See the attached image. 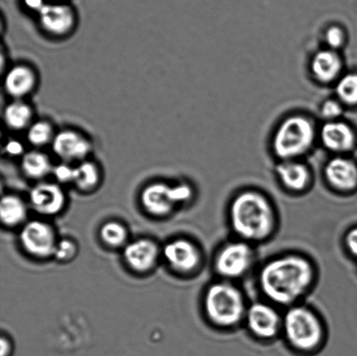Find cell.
<instances>
[{
  "label": "cell",
  "mask_w": 357,
  "mask_h": 356,
  "mask_svg": "<svg viewBox=\"0 0 357 356\" xmlns=\"http://www.w3.org/2000/svg\"><path fill=\"white\" fill-rule=\"evenodd\" d=\"M314 278L312 265L303 257L278 258L262 268L260 284L262 291L279 304H290L307 291Z\"/></svg>",
  "instance_id": "cell-1"
},
{
  "label": "cell",
  "mask_w": 357,
  "mask_h": 356,
  "mask_svg": "<svg viewBox=\"0 0 357 356\" xmlns=\"http://www.w3.org/2000/svg\"><path fill=\"white\" fill-rule=\"evenodd\" d=\"M230 219L234 231L244 239H265L275 225L274 211L264 195L247 191L234 198L231 204Z\"/></svg>",
  "instance_id": "cell-2"
},
{
  "label": "cell",
  "mask_w": 357,
  "mask_h": 356,
  "mask_svg": "<svg viewBox=\"0 0 357 356\" xmlns=\"http://www.w3.org/2000/svg\"><path fill=\"white\" fill-rule=\"evenodd\" d=\"M317 136L311 118L304 115H292L276 129L273 137V151L280 160H299L312 149Z\"/></svg>",
  "instance_id": "cell-3"
},
{
  "label": "cell",
  "mask_w": 357,
  "mask_h": 356,
  "mask_svg": "<svg viewBox=\"0 0 357 356\" xmlns=\"http://www.w3.org/2000/svg\"><path fill=\"white\" fill-rule=\"evenodd\" d=\"M208 318L217 325L230 327L246 315L245 300L239 289L229 284H216L209 288L205 297Z\"/></svg>",
  "instance_id": "cell-4"
},
{
  "label": "cell",
  "mask_w": 357,
  "mask_h": 356,
  "mask_svg": "<svg viewBox=\"0 0 357 356\" xmlns=\"http://www.w3.org/2000/svg\"><path fill=\"white\" fill-rule=\"evenodd\" d=\"M282 324L287 339L295 350L309 353L319 347L323 327L319 319L310 309L303 307L290 309Z\"/></svg>",
  "instance_id": "cell-5"
},
{
  "label": "cell",
  "mask_w": 357,
  "mask_h": 356,
  "mask_svg": "<svg viewBox=\"0 0 357 356\" xmlns=\"http://www.w3.org/2000/svg\"><path fill=\"white\" fill-rule=\"evenodd\" d=\"M254 254L251 247L244 242L227 244L217 254V273L227 278H237L246 273L253 263Z\"/></svg>",
  "instance_id": "cell-6"
},
{
  "label": "cell",
  "mask_w": 357,
  "mask_h": 356,
  "mask_svg": "<svg viewBox=\"0 0 357 356\" xmlns=\"http://www.w3.org/2000/svg\"><path fill=\"white\" fill-rule=\"evenodd\" d=\"M318 136L321 145L337 155H347L357 146V132L354 127L340 120L325 122Z\"/></svg>",
  "instance_id": "cell-7"
},
{
  "label": "cell",
  "mask_w": 357,
  "mask_h": 356,
  "mask_svg": "<svg viewBox=\"0 0 357 356\" xmlns=\"http://www.w3.org/2000/svg\"><path fill=\"white\" fill-rule=\"evenodd\" d=\"M20 239L28 253L40 258L52 256L57 244L52 229L41 222L28 223L21 233Z\"/></svg>",
  "instance_id": "cell-8"
},
{
  "label": "cell",
  "mask_w": 357,
  "mask_h": 356,
  "mask_svg": "<svg viewBox=\"0 0 357 356\" xmlns=\"http://www.w3.org/2000/svg\"><path fill=\"white\" fill-rule=\"evenodd\" d=\"M247 323L251 332L264 339H271L278 333L282 320L272 307L255 303L246 312Z\"/></svg>",
  "instance_id": "cell-9"
},
{
  "label": "cell",
  "mask_w": 357,
  "mask_h": 356,
  "mask_svg": "<svg viewBox=\"0 0 357 356\" xmlns=\"http://www.w3.org/2000/svg\"><path fill=\"white\" fill-rule=\"evenodd\" d=\"M324 173L335 189L351 191L357 187V164L347 155H337L328 160Z\"/></svg>",
  "instance_id": "cell-10"
},
{
  "label": "cell",
  "mask_w": 357,
  "mask_h": 356,
  "mask_svg": "<svg viewBox=\"0 0 357 356\" xmlns=\"http://www.w3.org/2000/svg\"><path fill=\"white\" fill-rule=\"evenodd\" d=\"M344 59L340 52L326 48L314 54L310 62V70L317 82L321 84L337 82L342 76Z\"/></svg>",
  "instance_id": "cell-11"
},
{
  "label": "cell",
  "mask_w": 357,
  "mask_h": 356,
  "mask_svg": "<svg viewBox=\"0 0 357 356\" xmlns=\"http://www.w3.org/2000/svg\"><path fill=\"white\" fill-rule=\"evenodd\" d=\"M52 145L55 155L66 162L85 159L92 148L89 139L72 130L59 132Z\"/></svg>",
  "instance_id": "cell-12"
},
{
  "label": "cell",
  "mask_w": 357,
  "mask_h": 356,
  "mask_svg": "<svg viewBox=\"0 0 357 356\" xmlns=\"http://www.w3.org/2000/svg\"><path fill=\"white\" fill-rule=\"evenodd\" d=\"M38 16L42 28L56 36L68 34L75 21V14L69 6L57 3H45Z\"/></svg>",
  "instance_id": "cell-13"
},
{
  "label": "cell",
  "mask_w": 357,
  "mask_h": 356,
  "mask_svg": "<svg viewBox=\"0 0 357 356\" xmlns=\"http://www.w3.org/2000/svg\"><path fill=\"white\" fill-rule=\"evenodd\" d=\"M31 204L35 210L43 215H55L65 203L64 193L57 185L40 183L30 193Z\"/></svg>",
  "instance_id": "cell-14"
},
{
  "label": "cell",
  "mask_w": 357,
  "mask_h": 356,
  "mask_svg": "<svg viewBox=\"0 0 357 356\" xmlns=\"http://www.w3.org/2000/svg\"><path fill=\"white\" fill-rule=\"evenodd\" d=\"M144 208L155 215H166L173 210L176 201L173 187L164 183H155L146 187L142 195Z\"/></svg>",
  "instance_id": "cell-15"
},
{
  "label": "cell",
  "mask_w": 357,
  "mask_h": 356,
  "mask_svg": "<svg viewBox=\"0 0 357 356\" xmlns=\"http://www.w3.org/2000/svg\"><path fill=\"white\" fill-rule=\"evenodd\" d=\"M164 256L170 266L180 272L195 270L199 261L197 249L185 240H177L167 245L164 249Z\"/></svg>",
  "instance_id": "cell-16"
},
{
  "label": "cell",
  "mask_w": 357,
  "mask_h": 356,
  "mask_svg": "<svg viewBox=\"0 0 357 356\" xmlns=\"http://www.w3.org/2000/svg\"><path fill=\"white\" fill-rule=\"evenodd\" d=\"M275 172L283 186L289 190L305 189L310 181L309 169L299 160H280Z\"/></svg>",
  "instance_id": "cell-17"
},
{
  "label": "cell",
  "mask_w": 357,
  "mask_h": 356,
  "mask_svg": "<svg viewBox=\"0 0 357 356\" xmlns=\"http://www.w3.org/2000/svg\"><path fill=\"white\" fill-rule=\"evenodd\" d=\"M125 260L132 270L145 272L151 270L158 256V249L149 240H139L129 244L124 252Z\"/></svg>",
  "instance_id": "cell-18"
},
{
  "label": "cell",
  "mask_w": 357,
  "mask_h": 356,
  "mask_svg": "<svg viewBox=\"0 0 357 356\" xmlns=\"http://www.w3.org/2000/svg\"><path fill=\"white\" fill-rule=\"evenodd\" d=\"M36 86V75L26 65H16L6 76V93L14 99L28 95Z\"/></svg>",
  "instance_id": "cell-19"
},
{
  "label": "cell",
  "mask_w": 357,
  "mask_h": 356,
  "mask_svg": "<svg viewBox=\"0 0 357 356\" xmlns=\"http://www.w3.org/2000/svg\"><path fill=\"white\" fill-rule=\"evenodd\" d=\"M31 118H33L31 108L20 100L9 104L3 111L6 124L13 130H23L29 127Z\"/></svg>",
  "instance_id": "cell-20"
},
{
  "label": "cell",
  "mask_w": 357,
  "mask_h": 356,
  "mask_svg": "<svg viewBox=\"0 0 357 356\" xmlns=\"http://www.w3.org/2000/svg\"><path fill=\"white\" fill-rule=\"evenodd\" d=\"M21 167L26 176L35 180L47 176L54 169L47 155L38 151H31L24 155Z\"/></svg>",
  "instance_id": "cell-21"
},
{
  "label": "cell",
  "mask_w": 357,
  "mask_h": 356,
  "mask_svg": "<svg viewBox=\"0 0 357 356\" xmlns=\"http://www.w3.org/2000/svg\"><path fill=\"white\" fill-rule=\"evenodd\" d=\"M0 215L6 225L16 226L23 222L26 217V208L19 197L6 195L0 205Z\"/></svg>",
  "instance_id": "cell-22"
},
{
  "label": "cell",
  "mask_w": 357,
  "mask_h": 356,
  "mask_svg": "<svg viewBox=\"0 0 357 356\" xmlns=\"http://www.w3.org/2000/svg\"><path fill=\"white\" fill-rule=\"evenodd\" d=\"M335 84L337 99L345 107H357V72L344 73Z\"/></svg>",
  "instance_id": "cell-23"
},
{
  "label": "cell",
  "mask_w": 357,
  "mask_h": 356,
  "mask_svg": "<svg viewBox=\"0 0 357 356\" xmlns=\"http://www.w3.org/2000/svg\"><path fill=\"white\" fill-rule=\"evenodd\" d=\"M100 180L99 170L96 164L85 162L75 169L73 183L82 190H90L97 186Z\"/></svg>",
  "instance_id": "cell-24"
},
{
  "label": "cell",
  "mask_w": 357,
  "mask_h": 356,
  "mask_svg": "<svg viewBox=\"0 0 357 356\" xmlns=\"http://www.w3.org/2000/svg\"><path fill=\"white\" fill-rule=\"evenodd\" d=\"M54 139V129L47 121H40L31 125L27 132V139L31 145L44 146Z\"/></svg>",
  "instance_id": "cell-25"
},
{
  "label": "cell",
  "mask_w": 357,
  "mask_h": 356,
  "mask_svg": "<svg viewBox=\"0 0 357 356\" xmlns=\"http://www.w3.org/2000/svg\"><path fill=\"white\" fill-rule=\"evenodd\" d=\"M100 235L107 245L118 247L127 239V230L120 223L108 222L101 229Z\"/></svg>",
  "instance_id": "cell-26"
},
{
  "label": "cell",
  "mask_w": 357,
  "mask_h": 356,
  "mask_svg": "<svg viewBox=\"0 0 357 356\" xmlns=\"http://www.w3.org/2000/svg\"><path fill=\"white\" fill-rule=\"evenodd\" d=\"M324 42L327 45V48L339 52L347 43V34L344 28L331 26L325 31Z\"/></svg>",
  "instance_id": "cell-27"
},
{
  "label": "cell",
  "mask_w": 357,
  "mask_h": 356,
  "mask_svg": "<svg viewBox=\"0 0 357 356\" xmlns=\"http://www.w3.org/2000/svg\"><path fill=\"white\" fill-rule=\"evenodd\" d=\"M345 107L339 101L337 98L335 99H328L324 101L321 104L319 113L321 117L324 118L325 122L339 121L342 115H344Z\"/></svg>",
  "instance_id": "cell-28"
},
{
  "label": "cell",
  "mask_w": 357,
  "mask_h": 356,
  "mask_svg": "<svg viewBox=\"0 0 357 356\" xmlns=\"http://www.w3.org/2000/svg\"><path fill=\"white\" fill-rule=\"evenodd\" d=\"M76 254L75 244L68 240H63L56 244L54 256L59 261L71 260Z\"/></svg>",
  "instance_id": "cell-29"
},
{
  "label": "cell",
  "mask_w": 357,
  "mask_h": 356,
  "mask_svg": "<svg viewBox=\"0 0 357 356\" xmlns=\"http://www.w3.org/2000/svg\"><path fill=\"white\" fill-rule=\"evenodd\" d=\"M52 172H54V177L59 181V183H73L75 169H72V167L68 165V164H59V165L54 167Z\"/></svg>",
  "instance_id": "cell-30"
},
{
  "label": "cell",
  "mask_w": 357,
  "mask_h": 356,
  "mask_svg": "<svg viewBox=\"0 0 357 356\" xmlns=\"http://www.w3.org/2000/svg\"><path fill=\"white\" fill-rule=\"evenodd\" d=\"M173 193L176 203L188 201L192 197V188L188 185H178V186L173 187Z\"/></svg>",
  "instance_id": "cell-31"
},
{
  "label": "cell",
  "mask_w": 357,
  "mask_h": 356,
  "mask_svg": "<svg viewBox=\"0 0 357 356\" xmlns=\"http://www.w3.org/2000/svg\"><path fill=\"white\" fill-rule=\"evenodd\" d=\"M6 150L10 156H20L24 153V146L17 141H10L7 143Z\"/></svg>",
  "instance_id": "cell-32"
},
{
  "label": "cell",
  "mask_w": 357,
  "mask_h": 356,
  "mask_svg": "<svg viewBox=\"0 0 357 356\" xmlns=\"http://www.w3.org/2000/svg\"><path fill=\"white\" fill-rule=\"evenodd\" d=\"M346 243H347L349 251L357 256V229H352L349 232L346 237Z\"/></svg>",
  "instance_id": "cell-33"
},
{
  "label": "cell",
  "mask_w": 357,
  "mask_h": 356,
  "mask_svg": "<svg viewBox=\"0 0 357 356\" xmlns=\"http://www.w3.org/2000/svg\"><path fill=\"white\" fill-rule=\"evenodd\" d=\"M24 2L26 3L28 8L36 10L38 13L40 12L45 5L44 0H24Z\"/></svg>",
  "instance_id": "cell-34"
},
{
  "label": "cell",
  "mask_w": 357,
  "mask_h": 356,
  "mask_svg": "<svg viewBox=\"0 0 357 356\" xmlns=\"http://www.w3.org/2000/svg\"><path fill=\"white\" fill-rule=\"evenodd\" d=\"M10 351V347L8 341L3 339V338H2V339H1V356H8Z\"/></svg>",
  "instance_id": "cell-35"
}]
</instances>
